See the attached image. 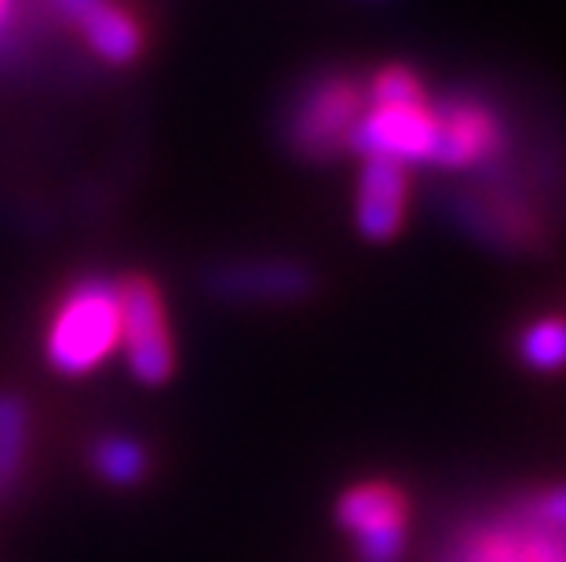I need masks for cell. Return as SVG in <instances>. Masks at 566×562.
I'll return each instance as SVG.
<instances>
[{"label":"cell","instance_id":"obj_14","mask_svg":"<svg viewBox=\"0 0 566 562\" xmlns=\"http://www.w3.org/2000/svg\"><path fill=\"white\" fill-rule=\"evenodd\" d=\"M424 99V88L413 70L406 66H384L377 77L366 85V103H420Z\"/></svg>","mask_w":566,"mask_h":562},{"label":"cell","instance_id":"obj_3","mask_svg":"<svg viewBox=\"0 0 566 562\" xmlns=\"http://www.w3.org/2000/svg\"><path fill=\"white\" fill-rule=\"evenodd\" d=\"M366 110V88H358L347 77H325L315 81L304 99L296 103L289 117V139L307 158H333L336 150L347 147L355 121Z\"/></svg>","mask_w":566,"mask_h":562},{"label":"cell","instance_id":"obj_13","mask_svg":"<svg viewBox=\"0 0 566 562\" xmlns=\"http://www.w3.org/2000/svg\"><path fill=\"white\" fill-rule=\"evenodd\" d=\"M520 354L537 373H559V369H566V321L563 318L534 321V326L523 332Z\"/></svg>","mask_w":566,"mask_h":562},{"label":"cell","instance_id":"obj_9","mask_svg":"<svg viewBox=\"0 0 566 562\" xmlns=\"http://www.w3.org/2000/svg\"><path fill=\"white\" fill-rule=\"evenodd\" d=\"M212 285L231 300H296L311 293V274L296 263H234Z\"/></svg>","mask_w":566,"mask_h":562},{"label":"cell","instance_id":"obj_6","mask_svg":"<svg viewBox=\"0 0 566 562\" xmlns=\"http://www.w3.org/2000/svg\"><path fill=\"white\" fill-rule=\"evenodd\" d=\"M431 117H436L431 165L439 169H475L501 150V125L486 106L450 99L431 106Z\"/></svg>","mask_w":566,"mask_h":562},{"label":"cell","instance_id":"obj_1","mask_svg":"<svg viewBox=\"0 0 566 562\" xmlns=\"http://www.w3.org/2000/svg\"><path fill=\"white\" fill-rule=\"evenodd\" d=\"M114 351H122V285L111 278H81L70 285L48 321V365L63 377H88Z\"/></svg>","mask_w":566,"mask_h":562},{"label":"cell","instance_id":"obj_12","mask_svg":"<svg viewBox=\"0 0 566 562\" xmlns=\"http://www.w3.org/2000/svg\"><path fill=\"white\" fill-rule=\"evenodd\" d=\"M30 442V413L11 394H0V489H8L22 471Z\"/></svg>","mask_w":566,"mask_h":562},{"label":"cell","instance_id":"obj_7","mask_svg":"<svg viewBox=\"0 0 566 562\" xmlns=\"http://www.w3.org/2000/svg\"><path fill=\"white\" fill-rule=\"evenodd\" d=\"M406 216V165L366 158L355 190V223L369 242H388Z\"/></svg>","mask_w":566,"mask_h":562},{"label":"cell","instance_id":"obj_5","mask_svg":"<svg viewBox=\"0 0 566 562\" xmlns=\"http://www.w3.org/2000/svg\"><path fill=\"white\" fill-rule=\"evenodd\" d=\"M336 519L355 541L363 562H399L406 548V500L388 483L352 486L336 505Z\"/></svg>","mask_w":566,"mask_h":562},{"label":"cell","instance_id":"obj_17","mask_svg":"<svg viewBox=\"0 0 566 562\" xmlns=\"http://www.w3.org/2000/svg\"><path fill=\"white\" fill-rule=\"evenodd\" d=\"M8 11H11V0H0V26L8 22Z\"/></svg>","mask_w":566,"mask_h":562},{"label":"cell","instance_id":"obj_11","mask_svg":"<svg viewBox=\"0 0 566 562\" xmlns=\"http://www.w3.org/2000/svg\"><path fill=\"white\" fill-rule=\"evenodd\" d=\"M92 468L103 483H111V486H136L147 478L150 457L136 438L106 435L92 446Z\"/></svg>","mask_w":566,"mask_h":562},{"label":"cell","instance_id":"obj_8","mask_svg":"<svg viewBox=\"0 0 566 562\" xmlns=\"http://www.w3.org/2000/svg\"><path fill=\"white\" fill-rule=\"evenodd\" d=\"M453 562H566V533L537 522L520 530H483L457 548Z\"/></svg>","mask_w":566,"mask_h":562},{"label":"cell","instance_id":"obj_2","mask_svg":"<svg viewBox=\"0 0 566 562\" xmlns=\"http://www.w3.org/2000/svg\"><path fill=\"white\" fill-rule=\"evenodd\" d=\"M117 285H122V354L139 384L158 388L176 369V343L161 289L150 278H125Z\"/></svg>","mask_w":566,"mask_h":562},{"label":"cell","instance_id":"obj_15","mask_svg":"<svg viewBox=\"0 0 566 562\" xmlns=\"http://www.w3.org/2000/svg\"><path fill=\"white\" fill-rule=\"evenodd\" d=\"M526 522H537V526H545V530L566 533V486L548 489V494H541L537 500H530Z\"/></svg>","mask_w":566,"mask_h":562},{"label":"cell","instance_id":"obj_16","mask_svg":"<svg viewBox=\"0 0 566 562\" xmlns=\"http://www.w3.org/2000/svg\"><path fill=\"white\" fill-rule=\"evenodd\" d=\"M99 4V0H55V8H59V15L70 19V22H81L88 11Z\"/></svg>","mask_w":566,"mask_h":562},{"label":"cell","instance_id":"obj_10","mask_svg":"<svg viewBox=\"0 0 566 562\" xmlns=\"http://www.w3.org/2000/svg\"><path fill=\"white\" fill-rule=\"evenodd\" d=\"M77 26L84 33V41H88V47L103 59V63H111V66L136 63L139 47H143L139 22L132 19L128 11L114 8L111 0H99Z\"/></svg>","mask_w":566,"mask_h":562},{"label":"cell","instance_id":"obj_4","mask_svg":"<svg viewBox=\"0 0 566 562\" xmlns=\"http://www.w3.org/2000/svg\"><path fill=\"white\" fill-rule=\"evenodd\" d=\"M347 147L363 158H388L399 165H431L436 147V117L428 99L420 103H366L352 128Z\"/></svg>","mask_w":566,"mask_h":562}]
</instances>
